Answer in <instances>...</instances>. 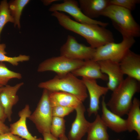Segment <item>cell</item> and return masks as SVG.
Returning a JSON list of instances; mask_svg holds the SVG:
<instances>
[{
	"mask_svg": "<svg viewBox=\"0 0 140 140\" xmlns=\"http://www.w3.org/2000/svg\"><path fill=\"white\" fill-rule=\"evenodd\" d=\"M52 15L64 29L84 38L93 48L96 49L114 42L112 33L105 27L97 24L78 22L62 12H52Z\"/></svg>",
	"mask_w": 140,
	"mask_h": 140,
	"instance_id": "obj_1",
	"label": "cell"
},
{
	"mask_svg": "<svg viewBox=\"0 0 140 140\" xmlns=\"http://www.w3.org/2000/svg\"><path fill=\"white\" fill-rule=\"evenodd\" d=\"M139 82L127 76L113 90L106 103L110 110L121 117L127 114L132 103L134 95L140 91Z\"/></svg>",
	"mask_w": 140,
	"mask_h": 140,
	"instance_id": "obj_2",
	"label": "cell"
},
{
	"mask_svg": "<svg viewBox=\"0 0 140 140\" xmlns=\"http://www.w3.org/2000/svg\"><path fill=\"white\" fill-rule=\"evenodd\" d=\"M101 16L111 20L114 27L122 36L135 38L140 36V26L134 18L130 10L123 7L110 4Z\"/></svg>",
	"mask_w": 140,
	"mask_h": 140,
	"instance_id": "obj_3",
	"label": "cell"
},
{
	"mask_svg": "<svg viewBox=\"0 0 140 140\" xmlns=\"http://www.w3.org/2000/svg\"><path fill=\"white\" fill-rule=\"evenodd\" d=\"M38 87L50 92L60 91L71 94L82 102L88 96L86 88L82 80L71 73L62 76L56 75L52 79L40 82Z\"/></svg>",
	"mask_w": 140,
	"mask_h": 140,
	"instance_id": "obj_4",
	"label": "cell"
},
{
	"mask_svg": "<svg viewBox=\"0 0 140 140\" xmlns=\"http://www.w3.org/2000/svg\"><path fill=\"white\" fill-rule=\"evenodd\" d=\"M122 37L120 43L111 42L96 48L93 59L97 61L109 60L119 63L135 42L134 37Z\"/></svg>",
	"mask_w": 140,
	"mask_h": 140,
	"instance_id": "obj_5",
	"label": "cell"
},
{
	"mask_svg": "<svg viewBox=\"0 0 140 140\" xmlns=\"http://www.w3.org/2000/svg\"><path fill=\"white\" fill-rule=\"evenodd\" d=\"M49 92L44 89L42 95L35 110L28 118L35 124L42 134L50 133L53 116L52 107L49 100Z\"/></svg>",
	"mask_w": 140,
	"mask_h": 140,
	"instance_id": "obj_6",
	"label": "cell"
},
{
	"mask_svg": "<svg viewBox=\"0 0 140 140\" xmlns=\"http://www.w3.org/2000/svg\"><path fill=\"white\" fill-rule=\"evenodd\" d=\"M84 60L70 59L60 56L52 57L42 61L39 65L37 71L39 72L51 71L59 76L71 73L81 66Z\"/></svg>",
	"mask_w": 140,
	"mask_h": 140,
	"instance_id": "obj_7",
	"label": "cell"
},
{
	"mask_svg": "<svg viewBox=\"0 0 140 140\" xmlns=\"http://www.w3.org/2000/svg\"><path fill=\"white\" fill-rule=\"evenodd\" d=\"M95 48L79 43L73 36L68 35L60 49V56L76 60L93 59Z\"/></svg>",
	"mask_w": 140,
	"mask_h": 140,
	"instance_id": "obj_8",
	"label": "cell"
},
{
	"mask_svg": "<svg viewBox=\"0 0 140 140\" xmlns=\"http://www.w3.org/2000/svg\"><path fill=\"white\" fill-rule=\"evenodd\" d=\"M52 12H63L71 16L75 21L79 23L97 24L106 27L108 23L89 18L82 12L78 2L75 0H64L61 3H53L49 9Z\"/></svg>",
	"mask_w": 140,
	"mask_h": 140,
	"instance_id": "obj_9",
	"label": "cell"
},
{
	"mask_svg": "<svg viewBox=\"0 0 140 140\" xmlns=\"http://www.w3.org/2000/svg\"><path fill=\"white\" fill-rule=\"evenodd\" d=\"M88 91L90 97L89 107L87 109L88 116L94 114L96 116L100 109V99L106 94L109 90L107 87L100 86L96 80L82 78V79Z\"/></svg>",
	"mask_w": 140,
	"mask_h": 140,
	"instance_id": "obj_10",
	"label": "cell"
},
{
	"mask_svg": "<svg viewBox=\"0 0 140 140\" xmlns=\"http://www.w3.org/2000/svg\"><path fill=\"white\" fill-rule=\"evenodd\" d=\"M97 61L101 72L108 77L107 87L113 91L124 79L119 63L109 60Z\"/></svg>",
	"mask_w": 140,
	"mask_h": 140,
	"instance_id": "obj_11",
	"label": "cell"
},
{
	"mask_svg": "<svg viewBox=\"0 0 140 140\" xmlns=\"http://www.w3.org/2000/svg\"><path fill=\"white\" fill-rule=\"evenodd\" d=\"M75 110V118L72 124L67 138L69 140H81L87 133L90 122L85 117L86 110L82 102L76 107Z\"/></svg>",
	"mask_w": 140,
	"mask_h": 140,
	"instance_id": "obj_12",
	"label": "cell"
},
{
	"mask_svg": "<svg viewBox=\"0 0 140 140\" xmlns=\"http://www.w3.org/2000/svg\"><path fill=\"white\" fill-rule=\"evenodd\" d=\"M31 114L29 105L26 104L18 113L19 120L10 125V132L26 140H43L41 138H37L32 136L28 129L26 119Z\"/></svg>",
	"mask_w": 140,
	"mask_h": 140,
	"instance_id": "obj_13",
	"label": "cell"
},
{
	"mask_svg": "<svg viewBox=\"0 0 140 140\" xmlns=\"http://www.w3.org/2000/svg\"><path fill=\"white\" fill-rule=\"evenodd\" d=\"M23 82L18 83L14 86L6 85L0 92V101L4 108L7 119L12 121V108L19 100L17 93L24 85Z\"/></svg>",
	"mask_w": 140,
	"mask_h": 140,
	"instance_id": "obj_14",
	"label": "cell"
},
{
	"mask_svg": "<svg viewBox=\"0 0 140 140\" xmlns=\"http://www.w3.org/2000/svg\"><path fill=\"white\" fill-rule=\"evenodd\" d=\"M102 114L101 118L107 128L116 133L127 131L126 120L114 113L107 108L104 96L101 102Z\"/></svg>",
	"mask_w": 140,
	"mask_h": 140,
	"instance_id": "obj_15",
	"label": "cell"
},
{
	"mask_svg": "<svg viewBox=\"0 0 140 140\" xmlns=\"http://www.w3.org/2000/svg\"><path fill=\"white\" fill-rule=\"evenodd\" d=\"M123 74L140 82V55L129 50L119 62Z\"/></svg>",
	"mask_w": 140,
	"mask_h": 140,
	"instance_id": "obj_16",
	"label": "cell"
},
{
	"mask_svg": "<svg viewBox=\"0 0 140 140\" xmlns=\"http://www.w3.org/2000/svg\"><path fill=\"white\" fill-rule=\"evenodd\" d=\"M76 76L96 80L99 79L104 81L108 80L107 76L102 73L97 61L93 59L84 60L80 67L71 72Z\"/></svg>",
	"mask_w": 140,
	"mask_h": 140,
	"instance_id": "obj_17",
	"label": "cell"
},
{
	"mask_svg": "<svg viewBox=\"0 0 140 140\" xmlns=\"http://www.w3.org/2000/svg\"><path fill=\"white\" fill-rule=\"evenodd\" d=\"M78 3L83 13L92 19L101 16L102 12L110 4V0H79Z\"/></svg>",
	"mask_w": 140,
	"mask_h": 140,
	"instance_id": "obj_18",
	"label": "cell"
},
{
	"mask_svg": "<svg viewBox=\"0 0 140 140\" xmlns=\"http://www.w3.org/2000/svg\"><path fill=\"white\" fill-rule=\"evenodd\" d=\"M49 92V100L52 107L63 106L75 108L83 102L71 94L60 91Z\"/></svg>",
	"mask_w": 140,
	"mask_h": 140,
	"instance_id": "obj_19",
	"label": "cell"
},
{
	"mask_svg": "<svg viewBox=\"0 0 140 140\" xmlns=\"http://www.w3.org/2000/svg\"><path fill=\"white\" fill-rule=\"evenodd\" d=\"M140 101L137 98L134 97L131 107L127 115L126 119L127 130L131 132L135 131L136 132L137 139H140Z\"/></svg>",
	"mask_w": 140,
	"mask_h": 140,
	"instance_id": "obj_20",
	"label": "cell"
},
{
	"mask_svg": "<svg viewBox=\"0 0 140 140\" xmlns=\"http://www.w3.org/2000/svg\"><path fill=\"white\" fill-rule=\"evenodd\" d=\"M96 116L94 121L90 123L87 132V140H109L107 127L98 114Z\"/></svg>",
	"mask_w": 140,
	"mask_h": 140,
	"instance_id": "obj_21",
	"label": "cell"
},
{
	"mask_svg": "<svg viewBox=\"0 0 140 140\" xmlns=\"http://www.w3.org/2000/svg\"><path fill=\"white\" fill-rule=\"evenodd\" d=\"M29 0H15L8 3L11 14L14 21V26L20 27V18L22 11L25 6L29 3Z\"/></svg>",
	"mask_w": 140,
	"mask_h": 140,
	"instance_id": "obj_22",
	"label": "cell"
},
{
	"mask_svg": "<svg viewBox=\"0 0 140 140\" xmlns=\"http://www.w3.org/2000/svg\"><path fill=\"white\" fill-rule=\"evenodd\" d=\"M6 47L5 44H0V62H8L13 66H16L18 65L20 62L29 60L30 56L20 54L17 56L13 57L7 56L5 51Z\"/></svg>",
	"mask_w": 140,
	"mask_h": 140,
	"instance_id": "obj_23",
	"label": "cell"
},
{
	"mask_svg": "<svg viewBox=\"0 0 140 140\" xmlns=\"http://www.w3.org/2000/svg\"><path fill=\"white\" fill-rule=\"evenodd\" d=\"M22 78L20 73L10 70L3 62H0V85L5 86L11 79Z\"/></svg>",
	"mask_w": 140,
	"mask_h": 140,
	"instance_id": "obj_24",
	"label": "cell"
},
{
	"mask_svg": "<svg viewBox=\"0 0 140 140\" xmlns=\"http://www.w3.org/2000/svg\"><path fill=\"white\" fill-rule=\"evenodd\" d=\"M65 120L64 118L53 116L50 133L55 137L60 138L65 134Z\"/></svg>",
	"mask_w": 140,
	"mask_h": 140,
	"instance_id": "obj_25",
	"label": "cell"
},
{
	"mask_svg": "<svg viewBox=\"0 0 140 140\" xmlns=\"http://www.w3.org/2000/svg\"><path fill=\"white\" fill-rule=\"evenodd\" d=\"M9 22L14 24V21L11 14L8 3L6 0H3L0 3V40L2 30L5 25Z\"/></svg>",
	"mask_w": 140,
	"mask_h": 140,
	"instance_id": "obj_26",
	"label": "cell"
},
{
	"mask_svg": "<svg viewBox=\"0 0 140 140\" xmlns=\"http://www.w3.org/2000/svg\"><path fill=\"white\" fill-rule=\"evenodd\" d=\"M110 4L118 6L130 11L135 9L136 5L140 3V0H110Z\"/></svg>",
	"mask_w": 140,
	"mask_h": 140,
	"instance_id": "obj_27",
	"label": "cell"
},
{
	"mask_svg": "<svg viewBox=\"0 0 140 140\" xmlns=\"http://www.w3.org/2000/svg\"><path fill=\"white\" fill-rule=\"evenodd\" d=\"M75 108L63 106H55L52 107L53 116L64 118L75 110Z\"/></svg>",
	"mask_w": 140,
	"mask_h": 140,
	"instance_id": "obj_28",
	"label": "cell"
},
{
	"mask_svg": "<svg viewBox=\"0 0 140 140\" xmlns=\"http://www.w3.org/2000/svg\"><path fill=\"white\" fill-rule=\"evenodd\" d=\"M0 140H24L20 137L10 132L0 135Z\"/></svg>",
	"mask_w": 140,
	"mask_h": 140,
	"instance_id": "obj_29",
	"label": "cell"
},
{
	"mask_svg": "<svg viewBox=\"0 0 140 140\" xmlns=\"http://www.w3.org/2000/svg\"><path fill=\"white\" fill-rule=\"evenodd\" d=\"M6 119L4 108L0 101V121L4 123Z\"/></svg>",
	"mask_w": 140,
	"mask_h": 140,
	"instance_id": "obj_30",
	"label": "cell"
},
{
	"mask_svg": "<svg viewBox=\"0 0 140 140\" xmlns=\"http://www.w3.org/2000/svg\"><path fill=\"white\" fill-rule=\"evenodd\" d=\"M10 132L9 127L0 121V135Z\"/></svg>",
	"mask_w": 140,
	"mask_h": 140,
	"instance_id": "obj_31",
	"label": "cell"
},
{
	"mask_svg": "<svg viewBox=\"0 0 140 140\" xmlns=\"http://www.w3.org/2000/svg\"><path fill=\"white\" fill-rule=\"evenodd\" d=\"M42 134L43 137V140H59L50 133H45Z\"/></svg>",
	"mask_w": 140,
	"mask_h": 140,
	"instance_id": "obj_32",
	"label": "cell"
},
{
	"mask_svg": "<svg viewBox=\"0 0 140 140\" xmlns=\"http://www.w3.org/2000/svg\"><path fill=\"white\" fill-rule=\"evenodd\" d=\"M58 1V0H44L42 1V2L44 5L47 6Z\"/></svg>",
	"mask_w": 140,
	"mask_h": 140,
	"instance_id": "obj_33",
	"label": "cell"
},
{
	"mask_svg": "<svg viewBox=\"0 0 140 140\" xmlns=\"http://www.w3.org/2000/svg\"><path fill=\"white\" fill-rule=\"evenodd\" d=\"M59 138V140H69L67 137L65 135V134Z\"/></svg>",
	"mask_w": 140,
	"mask_h": 140,
	"instance_id": "obj_34",
	"label": "cell"
},
{
	"mask_svg": "<svg viewBox=\"0 0 140 140\" xmlns=\"http://www.w3.org/2000/svg\"><path fill=\"white\" fill-rule=\"evenodd\" d=\"M4 86L0 85V92L3 90Z\"/></svg>",
	"mask_w": 140,
	"mask_h": 140,
	"instance_id": "obj_35",
	"label": "cell"
},
{
	"mask_svg": "<svg viewBox=\"0 0 140 140\" xmlns=\"http://www.w3.org/2000/svg\"><path fill=\"white\" fill-rule=\"evenodd\" d=\"M117 140H120L118 139H117Z\"/></svg>",
	"mask_w": 140,
	"mask_h": 140,
	"instance_id": "obj_36",
	"label": "cell"
}]
</instances>
